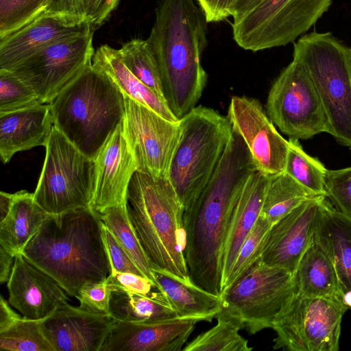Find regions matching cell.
I'll use <instances>...</instances> for the list:
<instances>
[{"label":"cell","mask_w":351,"mask_h":351,"mask_svg":"<svg viewBox=\"0 0 351 351\" xmlns=\"http://www.w3.org/2000/svg\"><path fill=\"white\" fill-rule=\"evenodd\" d=\"M350 49H351V47H350Z\"/></svg>","instance_id":"50"},{"label":"cell","mask_w":351,"mask_h":351,"mask_svg":"<svg viewBox=\"0 0 351 351\" xmlns=\"http://www.w3.org/2000/svg\"><path fill=\"white\" fill-rule=\"evenodd\" d=\"M7 288L9 304L27 319H45L69 300L59 283L22 252L14 256Z\"/></svg>","instance_id":"19"},{"label":"cell","mask_w":351,"mask_h":351,"mask_svg":"<svg viewBox=\"0 0 351 351\" xmlns=\"http://www.w3.org/2000/svg\"><path fill=\"white\" fill-rule=\"evenodd\" d=\"M22 253L71 297L111 273L100 215L90 207L50 215Z\"/></svg>","instance_id":"3"},{"label":"cell","mask_w":351,"mask_h":351,"mask_svg":"<svg viewBox=\"0 0 351 351\" xmlns=\"http://www.w3.org/2000/svg\"><path fill=\"white\" fill-rule=\"evenodd\" d=\"M316 196L285 171L270 175L261 214L272 226L300 204Z\"/></svg>","instance_id":"30"},{"label":"cell","mask_w":351,"mask_h":351,"mask_svg":"<svg viewBox=\"0 0 351 351\" xmlns=\"http://www.w3.org/2000/svg\"><path fill=\"white\" fill-rule=\"evenodd\" d=\"M324 181L327 198L337 210L351 218V167L327 169Z\"/></svg>","instance_id":"39"},{"label":"cell","mask_w":351,"mask_h":351,"mask_svg":"<svg viewBox=\"0 0 351 351\" xmlns=\"http://www.w3.org/2000/svg\"><path fill=\"white\" fill-rule=\"evenodd\" d=\"M257 169L251 153L234 129L210 180L184 210V258L191 282L221 295L226 240L237 199Z\"/></svg>","instance_id":"1"},{"label":"cell","mask_w":351,"mask_h":351,"mask_svg":"<svg viewBox=\"0 0 351 351\" xmlns=\"http://www.w3.org/2000/svg\"><path fill=\"white\" fill-rule=\"evenodd\" d=\"M293 279L296 293L326 298L346 305L335 267L316 242L302 256Z\"/></svg>","instance_id":"28"},{"label":"cell","mask_w":351,"mask_h":351,"mask_svg":"<svg viewBox=\"0 0 351 351\" xmlns=\"http://www.w3.org/2000/svg\"><path fill=\"white\" fill-rule=\"evenodd\" d=\"M49 215L36 202L34 193H14L9 212L0 221V246L14 256L22 252Z\"/></svg>","instance_id":"27"},{"label":"cell","mask_w":351,"mask_h":351,"mask_svg":"<svg viewBox=\"0 0 351 351\" xmlns=\"http://www.w3.org/2000/svg\"><path fill=\"white\" fill-rule=\"evenodd\" d=\"M128 213L152 267L191 282L184 258V208L169 178L136 171L127 195Z\"/></svg>","instance_id":"4"},{"label":"cell","mask_w":351,"mask_h":351,"mask_svg":"<svg viewBox=\"0 0 351 351\" xmlns=\"http://www.w3.org/2000/svg\"><path fill=\"white\" fill-rule=\"evenodd\" d=\"M14 256L0 246V282H7L10 278Z\"/></svg>","instance_id":"47"},{"label":"cell","mask_w":351,"mask_h":351,"mask_svg":"<svg viewBox=\"0 0 351 351\" xmlns=\"http://www.w3.org/2000/svg\"><path fill=\"white\" fill-rule=\"evenodd\" d=\"M119 1L120 0H88L86 18L93 30L106 22Z\"/></svg>","instance_id":"44"},{"label":"cell","mask_w":351,"mask_h":351,"mask_svg":"<svg viewBox=\"0 0 351 351\" xmlns=\"http://www.w3.org/2000/svg\"><path fill=\"white\" fill-rule=\"evenodd\" d=\"M208 23H217L232 16L239 0H195Z\"/></svg>","instance_id":"43"},{"label":"cell","mask_w":351,"mask_h":351,"mask_svg":"<svg viewBox=\"0 0 351 351\" xmlns=\"http://www.w3.org/2000/svg\"><path fill=\"white\" fill-rule=\"evenodd\" d=\"M327 197L307 199L274 223L261 260L294 274L302 256L314 242Z\"/></svg>","instance_id":"15"},{"label":"cell","mask_w":351,"mask_h":351,"mask_svg":"<svg viewBox=\"0 0 351 351\" xmlns=\"http://www.w3.org/2000/svg\"><path fill=\"white\" fill-rule=\"evenodd\" d=\"M116 321L67 302L43 319V328L54 351H101Z\"/></svg>","instance_id":"18"},{"label":"cell","mask_w":351,"mask_h":351,"mask_svg":"<svg viewBox=\"0 0 351 351\" xmlns=\"http://www.w3.org/2000/svg\"><path fill=\"white\" fill-rule=\"evenodd\" d=\"M110 315L117 321L129 322H152L178 317L158 290L151 295L112 290Z\"/></svg>","instance_id":"29"},{"label":"cell","mask_w":351,"mask_h":351,"mask_svg":"<svg viewBox=\"0 0 351 351\" xmlns=\"http://www.w3.org/2000/svg\"><path fill=\"white\" fill-rule=\"evenodd\" d=\"M197 319L176 317L152 322L116 321L101 351H178Z\"/></svg>","instance_id":"21"},{"label":"cell","mask_w":351,"mask_h":351,"mask_svg":"<svg viewBox=\"0 0 351 351\" xmlns=\"http://www.w3.org/2000/svg\"><path fill=\"white\" fill-rule=\"evenodd\" d=\"M227 117L244 140L258 171L267 175L285 171L288 141L278 132L258 99L233 96Z\"/></svg>","instance_id":"16"},{"label":"cell","mask_w":351,"mask_h":351,"mask_svg":"<svg viewBox=\"0 0 351 351\" xmlns=\"http://www.w3.org/2000/svg\"><path fill=\"white\" fill-rule=\"evenodd\" d=\"M43 319L19 317L0 332V349L10 351H54L45 336Z\"/></svg>","instance_id":"35"},{"label":"cell","mask_w":351,"mask_h":351,"mask_svg":"<svg viewBox=\"0 0 351 351\" xmlns=\"http://www.w3.org/2000/svg\"><path fill=\"white\" fill-rule=\"evenodd\" d=\"M217 324L186 344L182 351H250L253 349L239 331L241 323L221 311L215 317Z\"/></svg>","instance_id":"31"},{"label":"cell","mask_w":351,"mask_h":351,"mask_svg":"<svg viewBox=\"0 0 351 351\" xmlns=\"http://www.w3.org/2000/svg\"><path fill=\"white\" fill-rule=\"evenodd\" d=\"M271 227V224L269 221L261 214L241 245L231 271L223 285L222 291L234 283L250 267L261 258Z\"/></svg>","instance_id":"36"},{"label":"cell","mask_w":351,"mask_h":351,"mask_svg":"<svg viewBox=\"0 0 351 351\" xmlns=\"http://www.w3.org/2000/svg\"><path fill=\"white\" fill-rule=\"evenodd\" d=\"M95 162V188L90 208L101 214L108 208L127 203L129 185L137 171L124 135L123 122L109 136Z\"/></svg>","instance_id":"20"},{"label":"cell","mask_w":351,"mask_h":351,"mask_svg":"<svg viewBox=\"0 0 351 351\" xmlns=\"http://www.w3.org/2000/svg\"><path fill=\"white\" fill-rule=\"evenodd\" d=\"M119 50L128 69L143 83L165 100L159 66L147 39H132L123 44Z\"/></svg>","instance_id":"33"},{"label":"cell","mask_w":351,"mask_h":351,"mask_svg":"<svg viewBox=\"0 0 351 351\" xmlns=\"http://www.w3.org/2000/svg\"><path fill=\"white\" fill-rule=\"evenodd\" d=\"M93 32L56 42L36 53L11 72L49 104L84 69L95 54Z\"/></svg>","instance_id":"14"},{"label":"cell","mask_w":351,"mask_h":351,"mask_svg":"<svg viewBox=\"0 0 351 351\" xmlns=\"http://www.w3.org/2000/svg\"><path fill=\"white\" fill-rule=\"evenodd\" d=\"M102 235L111 266V273L127 272L144 276L114 235L103 223Z\"/></svg>","instance_id":"41"},{"label":"cell","mask_w":351,"mask_h":351,"mask_svg":"<svg viewBox=\"0 0 351 351\" xmlns=\"http://www.w3.org/2000/svg\"><path fill=\"white\" fill-rule=\"evenodd\" d=\"M295 293L293 274L260 258L222 291L221 311L255 335L272 328L274 319Z\"/></svg>","instance_id":"9"},{"label":"cell","mask_w":351,"mask_h":351,"mask_svg":"<svg viewBox=\"0 0 351 351\" xmlns=\"http://www.w3.org/2000/svg\"><path fill=\"white\" fill-rule=\"evenodd\" d=\"M293 60L304 69L319 95L328 134L351 149V49L330 32H313L293 45Z\"/></svg>","instance_id":"6"},{"label":"cell","mask_w":351,"mask_h":351,"mask_svg":"<svg viewBox=\"0 0 351 351\" xmlns=\"http://www.w3.org/2000/svg\"><path fill=\"white\" fill-rule=\"evenodd\" d=\"M269 176L258 170L248 178L234 206L223 258V285L243 241L261 215Z\"/></svg>","instance_id":"24"},{"label":"cell","mask_w":351,"mask_h":351,"mask_svg":"<svg viewBox=\"0 0 351 351\" xmlns=\"http://www.w3.org/2000/svg\"><path fill=\"white\" fill-rule=\"evenodd\" d=\"M123 132L134 156L137 171L154 178H169L178 145L180 120L171 121L124 95Z\"/></svg>","instance_id":"13"},{"label":"cell","mask_w":351,"mask_h":351,"mask_svg":"<svg viewBox=\"0 0 351 351\" xmlns=\"http://www.w3.org/2000/svg\"><path fill=\"white\" fill-rule=\"evenodd\" d=\"M19 317L21 316L11 308L9 302L1 295L0 300V332L8 328Z\"/></svg>","instance_id":"46"},{"label":"cell","mask_w":351,"mask_h":351,"mask_svg":"<svg viewBox=\"0 0 351 351\" xmlns=\"http://www.w3.org/2000/svg\"><path fill=\"white\" fill-rule=\"evenodd\" d=\"M40 104L32 88L11 71L0 70V114Z\"/></svg>","instance_id":"38"},{"label":"cell","mask_w":351,"mask_h":351,"mask_svg":"<svg viewBox=\"0 0 351 351\" xmlns=\"http://www.w3.org/2000/svg\"><path fill=\"white\" fill-rule=\"evenodd\" d=\"M88 0H49L46 12L86 17Z\"/></svg>","instance_id":"45"},{"label":"cell","mask_w":351,"mask_h":351,"mask_svg":"<svg viewBox=\"0 0 351 351\" xmlns=\"http://www.w3.org/2000/svg\"><path fill=\"white\" fill-rule=\"evenodd\" d=\"M181 136L169 170V180L184 210L213 176L232 132L228 117L199 106L180 119Z\"/></svg>","instance_id":"7"},{"label":"cell","mask_w":351,"mask_h":351,"mask_svg":"<svg viewBox=\"0 0 351 351\" xmlns=\"http://www.w3.org/2000/svg\"><path fill=\"white\" fill-rule=\"evenodd\" d=\"M339 302L295 293L274 320L273 348L290 351H338L342 317Z\"/></svg>","instance_id":"11"},{"label":"cell","mask_w":351,"mask_h":351,"mask_svg":"<svg viewBox=\"0 0 351 351\" xmlns=\"http://www.w3.org/2000/svg\"><path fill=\"white\" fill-rule=\"evenodd\" d=\"M45 148V159L33 193L36 202L49 215L90 207L95 160L81 152L54 125Z\"/></svg>","instance_id":"8"},{"label":"cell","mask_w":351,"mask_h":351,"mask_svg":"<svg viewBox=\"0 0 351 351\" xmlns=\"http://www.w3.org/2000/svg\"><path fill=\"white\" fill-rule=\"evenodd\" d=\"M207 20L195 0H160L147 40L156 58L164 97L180 119L195 107L207 81L202 65Z\"/></svg>","instance_id":"2"},{"label":"cell","mask_w":351,"mask_h":351,"mask_svg":"<svg viewBox=\"0 0 351 351\" xmlns=\"http://www.w3.org/2000/svg\"><path fill=\"white\" fill-rule=\"evenodd\" d=\"M49 105L53 125L93 160L125 117L123 93L92 64L68 84Z\"/></svg>","instance_id":"5"},{"label":"cell","mask_w":351,"mask_h":351,"mask_svg":"<svg viewBox=\"0 0 351 351\" xmlns=\"http://www.w3.org/2000/svg\"><path fill=\"white\" fill-rule=\"evenodd\" d=\"M266 109L274 124L291 138L306 140L328 133V121L313 82L293 60L273 83Z\"/></svg>","instance_id":"12"},{"label":"cell","mask_w":351,"mask_h":351,"mask_svg":"<svg viewBox=\"0 0 351 351\" xmlns=\"http://www.w3.org/2000/svg\"><path fill=\"white\" fill-rule=\"evenodd\" d=\"M314 241L331 261L345 304L351 310V218L335 208L328 201Z\"/></svg>","instance_id":"23"},{"label":"cell","mask_w":351,"mask_h":351,"mask_svg":"<svg viewBox=\"0 0 351 351\" xmlns=\"http://www.w3.org/2000/svg\"><path fill=\"white\" fill-rule=\"evenodd\" d=\"M106 282L112 290L118 289L151 295L158 290L155 284L145 276L127 272H114L108 275Z\"/></svg>","instance_id":"42"},{"label":"cell","mask_w":351,"mask_h":351,"mask_svg":"<svg viewBox=\"0 0 351 351\" xmlns=\"http://www.w3.org/2000/svg\"><path fill=\"white\" fill-rule=\"evenodd\" d=\"M53 126L49 104L0 114V156L3 164L13 155L47 145Z\"/></svg>","instance_id":"22"},{"label":"cell","mask_w":351,"mask_h":351,"mask_svg":"<svg viewBox=\"0 0 351 351\" xmlns=\"http://www.w3.org/2000/svg\"><path fill=\"white\" fill-rule=\"evenodd\" d=\"M93 31L86 17L45 12L0 39V70L11 71L49 45Z\"/></svg>","instance_id":"17"},{"label":"cell","mask_w":351,"mask_h":351,"mask_svg":"<svg viewBox=\"0 0 351 351\" xmlns=\"http://www.w3.org/2000/svg\"><path fill=\"white\" fill-rule=\"evenodd\" d=\"M92 65L105 73L119 88L123 95L149 108L171 121L178 119L166 101L138 79L124 64L119 50L108 45L100 46L93 58Z\"/></svg>","instance_id":"26"},{"label":"cell","mask_w":351,"mask_h":351,"mask_svg":"<svg viewBox=\"0 0 351 351\" xmlns=\"http://www.w3.org/2000/svg\"><path fill=\"white\" fill-rule=\"evenodd\" d=\"M112 288L105 280L87 282L79 289L75 298L83 308L104 315H110Z\"/></svg>","instance_id":"40"},{"label":"cell","mask_w":351,"mask_h":351,"mask_svg":"<svg viewBox=\"0 0 351 351\" xmlns=\"http://www.w3.org/2000/svg\"><path fill=\"white\" fill-rule=\"evenodd\" d=\"M263 1L264 0H239L234 7L232 16L233 19H239Z\"/></svg>","instance_id":"48"},{"label":"cell","mask_w":351,"mask_h":351,"mask_svg":"<svg viewBox=\"0 0 351 351\" xmlns=\"http://www.w3.org/2000/svg\"><path fill=\"white\" fill-rule=\"evenodd\" d=\"M332 0H264L232 23L233 39L254 52L294 43L328 10Z\"/></svg>","instance_id":"10"},{"label":"cell","mask_w":351,"mask_h":351,"mask_svg":"<svg viewBox=\"0 0 351 351\" xmlns=\"http://www.w3.org/2000/svg\"><path fill=\"white\" fill-rule=\"evenodd\" d=\"M49 0H0V39L45 12Z\"/></svg>","instance_id":"37"},{"label":"cell","mask_w":351,"mask_h":351,"mask_svg":"<svg viewBox=\"0 0 351 351\" xmlns=\"http://www.w3.org/2000/svg\"><path fill=\"white\" fill-rule=\"evenodd\" d=\"M14 193H8L3 191L0 193V221L8 215L10 208Z\"/></svg>","instance_id":"49"},{"label":"cell","mask_w":351,"mask_h":351,"mask_svg":"<svg viewBox=\"0 0 351 351\" xmlns=\"http://www.w3.org/2000/svg\"><path fill=\"white\" fill-rule=\"evenodd\" d=\"M152 274L157 289L178 317L211 322L221 311L220 296L156 267H152Z\"/></svg>","instance_id":"25"},{"label":"cell","mask_w":351,"mask_h":351,"mask_svg":"<svg viewBox=\"0 0 351 351\" xmlns=\"http://www.w3.org/2000/svg\"><path fill=\"white\" fill-rule=\"evenodd\" d=\"M99 215L102 223L114 235L144 276L154 282L152 264L130 222L127 203L108 208Z\"/></svg>","instance_id":"32"},{"label":"cell","mask_w":351,"mask_h":351,"mask_svg":"<svg viewBox=\"0 0 351 351\" xmlns=\"http://www.w3.org/2000/svg\"><path fill=\"white\" fill-rule=\"evenodd\" d=\"M326 170L317 158L304 152L298 139L289 138L285 172L312 193L326 196Z\"/></svg>","instance_id":"34"}]
</instances>
